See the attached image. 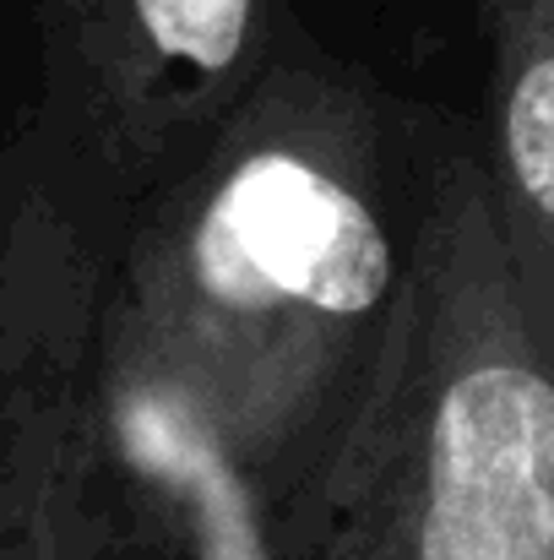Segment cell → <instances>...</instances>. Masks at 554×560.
Segmentation results:
<instances>
[{"instance_id":"1","label":"cell","mask_w":554,"mask_h":560,"mask_svg":"<svg viewBox=\"0 0 554 560\" xmlns=\"http://www.w3.org/2000/svg\"><path fill=\"white\" fill-rule=\"evenodd\" d=\"M424 159L365 71L288 49L137 196L87 311L93 402L137 485L267 528L386 338Z\"/></svg>"},{"instance_id":"2","label":"cell","mask_w":554,"mask_h":560,"mask_svg":"<svg viewBox=\"0 0 554 560\" xmlns=\"http://www.w3.org/2000/svg\"><path fill=\"white\" fill-rule=\"evenodd\" d=\"M267 560H554V354L495 229L479 148L429 131L408 283Z\"/></svg>"},{"instance_id":"3","label":"cell","mask_w":554,"mask_h":560,"mask_svg":"<svg viewBox=\"0 0 554 560\" xmlns=\"http://www.w3.org/2000/svg\"><path fill=\"white\" fill-rule=\"evenodd\" d=\"M55 88L93 159L153 190L288 55L272 0H38Z\"/></svg>"},{"instance_id":"4","label":"cell","mask_w":554,"mask_h":560,"mask_svg":"<svg viewBox=\"0 0 554 560\" xmlns=\"http://www.w3.org/2000/svg\"><path fill=\"white\" fill-rule=\"evenodd\" d=\"M60 343L0 349V560H267L250 523L131 479L82 371L87 349Z\"/></svg>"},{"instance_id":"5","label":"cell","mask_w":554,"mask_h":560,"mask_svg":"<svg viewBox=\"0 0 554 560\" xmlns=\"http://www.w3.org/2000/svg\"><path fill=\"white\" fill-rule=\"evenodd\" d=\"M479 16L490 44L479 164L511 278L554 354V0H479Z\"/></svg>"}]
</instances>
